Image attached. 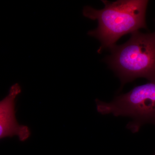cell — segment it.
I'll return each mask as SVG.
<instances>
[{
	"instance_id": "6da1fadb",
	"label": "cell",
	"mask_w": 155,
	"mask_h": 155,
	"mask_svg": "<svg viewBox=\"0 0 155 155\" xmlns=\"http://www.w3.org/2000/svg\"><path fill=\"white\" fill-rule=\"evenodd\" d=\"M104 8L97 10L85 6L84 17L97 20L98 26L89 31L88 35L99 41L97 50L101 54L104 50H110L120 38L132 34L141 28L147 29L146 14L149 1L146 0H119L111 2L102 1Z\"/></svg>"
},
{
	"instance_id": "7a4b0ae2",
	"label": "cell",
	"mask_w": 155,
	"mask_h": 155,
	"mask_svg": "<svg viewBox=\"0 0 155 155\" xmlns=\"http://www.w3.org/2000/svg\"><path fill=\"white\" fill-rule=\"evenodd\" d=\"M104 61L119 78L122 85L139 78L155 81V31L131 34L126 42L114 46Z\"/></svg>"
},
{
	"instance_id": "3957f363",
	"label": "cell",
	"mask_w": 155,
	"mask_h": 155,
	"mask_svg": "<svg viewBox=\"0 0 155 155\" xmlns=\"http://www.w3.org/2000/svg\"><path fill=\"white\" fill-rule=\"evenodd\" d=\"M96 103L101 114L131 118L132 121L127 127L132 132H137L147 123L155 125V81L135 87L111 102L96 99Z\"/></svg>"
},
{
	"instance_id": "277c9868",
	"label": "cell",
	"mask_w": 155,
	"mask_h": 155,
	"mask_svg": "<svg viewBox=\"0 0 155 155\" xmlns=\"http://www.w3.org/2000/svg\"><path fill=\"white\" fill-rule=\"evenodd\" d=\"M18 83L13 84L8 94L0 102V138L12 137L17 135L21 141L27 140L30 137L29 127L19 125L15 112V99L21 93Z\"/></svg>"
},
{
	"instance_id": "5b68a950",
	"label": "cell",
	"mask_w": 155,
	"mask_h": 155,
	"mask_svg": "<svg viewBox=\"0 0 155 155\" xmlns=\"http://www.w3.org/2000/svg\"><path fill=\"white\" fill-rule=\"evenodd\" d=\"M154 155H155V154H154Z\"/></svg>"
}]
</instances>
